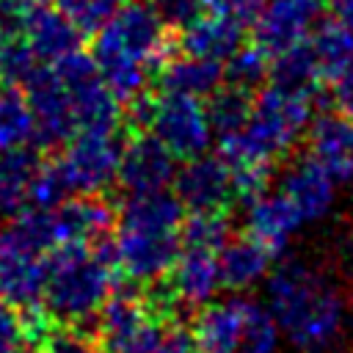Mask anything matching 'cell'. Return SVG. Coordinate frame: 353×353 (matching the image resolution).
<instances>
[{
	"label": "cell",
	"instance_id": "obj_22",
	"mask_svg": "<svg viewBox=\"0 0 353 353\" xmlns=\"http://www.w3.org/2000/svg\"><path fill=\"white\" fill-rule=\"evenodd\" d=\"M215 259H218L221 287L240 292V290H248L251 284H256L259 279L268 276L273 254L262 243H256L254 237L243 234V237L226 240L221 245V251L215 254Z\"/></svg>",
	"mask_w": 353,
	"mask_h": 353
},
{
	"label": "cell",
	"instance_id": "obj_40",
	"mask_svg": "<svg viewBox=\"0 0 353 353\" xmlns=\"http://www.w3.org/2000/svg\"><path fill=\"white\" fill-rule=\"evenodd\" d=\"M19 342H22L19 314L14 312V306H8L6 301H0V353L14 350Z\"/></svg>",
	"mask_w": 353,
	"mask_h": 353
},
{
	"label": "cell",
	"instance_id": "obj_39",
	"mask_svg": "<svg viewBox=\"0 0 353 353\" xmlns=\"http://www.w3.org/2000/svg\"><path fill=\"white\" fill-rule=\"evenodd\" d=\"M154 353H199V345H196L190 328L176 325V323H168L163 328V336H160Z\"/></svg>",
	"mask_w": 353,
	"mask_h": 353
},
{
	"label": "cell",
	"instance_id": "obj_17",
	"mask_svg": "<svg viewBox=\"0 0 353 353\" xmlns=\"http://www.w3.org/2000/svg\"><path fill=\"white\" fill-rule=\"evenodd\" d=\"M44 279V256L0 240V301H6L14 309L36 306L41 303Z\"/></svg>",
	"mask_w": 353,
	"mask_h": 353
},
{
	"label": "cell",
	"instance_id": "obj_34",
	"mask_svg": "<svg viewBox=\"0 0 353 353\" xmlns=\"http://www.w3.org/2000/svg\"><path fill=\"white\" fill-rule=\"evenodd\" d=\"M229 174H232L234 199L243 204H251L268 193L273 163H240V165H229Z\"/></svg>",
	"mask_w": 353,
	"mask_h": 353
},
{
	"label": "cell",
	"instance_id": "obj_24",
	"mask_svg": "<svg viewBox=\"0 0 353 353\" xmlns=\"http://www.w3.org/2000/svg\"><path fill=\"white\" fill-rule=\"evenodd\" d=\"M284 196L295 204L303 221H317L331 210L334 201V176L314 160H301L284 179Z\"/></svg>",
	"mask_w": 353,
	"mask_h": 353
},
{
	"label": "cell",
	"instance_id": "obj_29",
	"mask_svg": "<svg viewBox=\"0 0 353 353\" xmlns=\"http://www.w3.org/2000/svg\"><path fill=\"white\" fill-rule=\"evenodd\" d=\"M309 44H312V50L323 66V77L328 72H334L339 63H345L347 58H353V39L336 17L317 19V25L309 33Z\"/></svg>",
	"mask_w": 353,
	"mask_h": 353
},
{
	"label": "cell",
	"instance_id": "obj_11",
	"mask_svg": "<svg viewBox=\"0 0 353 353\" xmlns=\"http://www.w3.org/2000/svg\"><path fill=\"white\" fill-rule=\"evenodd\" d=\"M323 14V0H265L254 17V44L276 55L303 39Z\"/></svg>",
	"mask_w": 353,
	"mask_h": 353
},
{
	"label": "cell",
	"instance_id": "obj_43",
	"mask_svg": "<svg viewBox=\"0 0 353 353\" xmlns=\"http://www.w3.org/2000/svg\"><path fill=\"white\" fill-rule=\"evenodd\" d=\"M331 3V8L336 11V8H345V6H353V0H328Z\"/></svg>",
	"mask_w": 353,
	"mask_h": 353
},
{
	"label": "cell",
	"instance_id": "obj_32",
	"mask_svg": "<svg viewBox=\"0 0 353 353\" xmlns=\"http://www.w3.org/2000/svg\"><path fill=\"white\" fill-rule=\"evenodd\" d=\"M41 353H102L94 323H52L39 342Z\"/></svg>",
	"mask_w": 353,
	"mask_h": 353
},
{
	"label": "cell",
	"instance_id": "obj_7",
	"mask_svg": "<svg viewBox=\"0 0 353 353\" xmlns=\"http://www.w3.org/2000/svg\"><path fill=\"white\" fill-rule=\"evenodd\" d=\"M179 229L152 223H119L113 232V270L132 284H149L168 273L179 254Z\"/></svg>",
	"mask_w": 353,
	"mask_h": 353
},
{
	"label": "cell",
	"instance_id": "obj_41",
	"mask_svg": "<svg viewBox=\"0 0 353 353\" xmlns=\"http://www.w3.org/2000/svg\"><path fill=\"white\" fill-rule=\"evenodd\" d=\"M334 17L342 22V28L350 33V39H353V6H345V8H336L334 11Z\"/></svg>",
	"mask_w": 353,
	"mask_h": 353
},
{
	"label": "cell",
	"instance_id": "obj_13",
	"mask_svg": "<svg viewBox=\"0 0 353 353\" xmlns=\"http://www.w3.org/2000/svg\"><path fill=\"white\" fill-rule=\"evenodd\" d=\"M174 179V157L152 132H130L124 138L116 182L130 193L165 190Z\"/></svg>",
	"mask_w": 353,
	"mask_h": 353
},
{
	"label": "cell",
	"instance_id": "obj_28",
	"mask_svg": "<svg viewBox=\"0 0 353 353\" xmlns=\"http://www.w3.org/2000/svg\"><path fill=\"white\" fill-rule=\"evenodd\" d=\"M33 141V116L22 88H0V152Z\"/></svg>",
	"mask_w": 353,
	"mask_h": 353
},
{
	"label": "cell",
	"instance_id": "obj_14",
	"mask_svg": "<svg viewBox=\"0 0 353 353\" xmlns=\"http://www.w3.org/2000/svg\"><path fill=\"white\" fill-rule=\"evenodd\" d=\"M52 212L58 243L77 240L97 245L116 232V210L110 201L102 199V193H80L77 199L61 201Z\"/></svg>",
	"mask_w": 353,
	"mask_h": 353
},
{
	"label": "cell",
	"instance_id": "obj_37",
	"mask_svg": "<svg viewBox=\"0 0 353 353\" xmlns=\"http://www.w3.org/2000/svg\"><path fill=\"white\" fill-rule=\"evenodd\" d=\"M152 8L157 11L165 28H176V30L204 14L201 0H152Z\"/></svg>",
	"mask_w": 353,
	"mask_h": 353
},
{
	"label": "cell",
	"instance_id": "obj_15",
	"mask_svg": "<svg viewBox=\"0 0 353 353\" xmlns=\"http://www.w3.org/2000/svg\"><path fill=\"white\" fill-rule=\"evenodd\" d=\"M22 36L41 63H52L83 47V30L58 8L39 3L22 17Z\"/></svg>",
	"mask_w": 353,
	"mask_h": 353
},
{
	"label": "cell",
	"instance_id": "obj_27",
	"mask_svg": "<svg viewBox=\"0 0 353 353\" xmlns=\"http://www.w3.org/2000/svg\"><path fill=\"white\" fill-rule=\"evenodd\" d=\"M229 210H190L179 223V245L182 248H204L218 254L229 240Z\"/></svg>",
	"mask_w": 353,
	"mask_h": 353
},
{
	"label": "cell",
	"instance_id": "obj_18",
	"mask_svg": "<svg viewBox=\"0 0 353 353\" xmlns=\"http://www.w3.org/2000/svg\"><path fill=\"white\" fill-rule=\"evenodd\" d=\"M165 281L171 284L182 306H204L221 287L218 259L204 248H179L174 265L165 273Z\"/></svg>",
	"mask_w": 353,
	"mask_h": 353
},
{
	"label": "cell",
	"instance_id": "obj_20",
	"mask_svg": "<svg viewBox=\"0 0 353 353\" xmlns=\"http://www.w3.org/2000/svg\"><path fill=\"white\" fill-rule=\"evenodd\" d=\"M245 25L223 14H201L179 28V50L212 61H226L243 44Z\"/></svg>",
	"mask_w": 353,
	"mask_h": 353
},
{
	"label": "cell",
	"instance_id": "obj_25",
	"mask_svg": "<svg viewBox=\"0 0 353 353\" xmlns=\"http://www.w3.org/2000/svg\"><path fill=\"white\" fill-rule=\"evenodd\" d=\"M41 165V157L36 149L14 146L0 152V212L17 215L28 207V185Z\"/></svg>",
	"mask_w": 353,
	"mask_h": 353
},
{
	"label": "cell",
	"instance_id": "obj_30",
	"mask_svg": "<svg viewBox=\"0 0 353 353\" xmlns=\"http://www.w3.org/2000/svg\"><path fill=\"white\" fill-rule=\"evenodd\" d=\"M270 72V55L259 44H240L223 63V83L256 91Z\"/></svg>",
	"mask_w": 353,
	"mask_h": 353
},
{
	"label": "cell",
	"instance_id": "obj_4",
	"mask_svg": "<svg viewBox=\"0 0 353 353\" xmlns=\"http://www.w3.org/2000/svg\"><path fill=\"white\" fill-rule=\"evenodd\" d=\"M312 108L314 99L268 85L254 97L251 116L243 130L221 138L218 154L226 160V165L273 163L298 143L312 119Z\"/></svg>",
	"mask_w": 353,
	"mask_h": 353
},
{
	"label": "cell",
	"instance_id": "obj_9",
	"mask_svg": "<svg viewBox=\"0 0 353 353\" xmlns=\"http://www.w3.org/2000/svg\"><path fill=\"white\" fill-rule=\"evenodd\" d=\"M124 138L116 132L77 130L66 141L63 157H58L72 193H102L116 182Z\"/></svg>",
	"mask_w": 353,
	"mask_h": 353
},
{
	"label": "cell",
	"instance_id": "obj_6",
	"mask_svg": "<svg viewBox=\"0 0 353 353\" xmlns=\"http://www.w3.org/2000/svg\"><path fill=\"white\" fill-rule=\"evenodd\" d=\"M174 323L154 312L143 295V284H132L108 295L97 312V339L102 353H154L163 328Z\"/></svg>",
	"mask_w": 353,
	"mask_h": 353
},
{
	"label": "cell",
	"instance_id": "obj_21",
	"mask_svg": "<svg viewBox=\"0 0 353 353\" xmlns=\"http://www.w3.org/2000/svg\"><path fill=\"white\" fill-rule=\"evenodd\" d=\"M270 72H268V80L270 85L281 88V91H290V94H301V97H309V99H323V66L309 44V39L270 55Z\"/></svg>",
	"mask_w": 353,
	"mask_h": 353
},
{
	"label": "cell",
	"instance_id": "obj_16",
	"mask_svg": "<svg viewBox=\"0 0 353 353\" xmlns=\"http://www.w3.org/2000/svg\"><path fill=\"white\" fill-rule=\"evenodd\" d=\"M309 157H314L334 182L353 179V116L323 113L309 124Z\"/></svg>",
	"mask_w": 353,
	"mask_h": 353
},
{
	"label": "cell",
	"instance_id": "obj_3",
	"mask_svg": "<svg viewBox=\"0 0 353 353\" xmlns=\"http://www.w3.org/2000/svg\"><path fill=\"white\" fill-rule=\"evenodd\" d=\"M41 309L52 323H94L97 312L113 292V268L77 240L58 243L44 254Z\"/></svg>",
	"mask_w": 353,
	"mask_h": 353
},
{
	"label": "cell",
	"instance_id": "obj_26",
	"mask_svg": "<svg viewBox=\"0 0 353 353\" xmlns=\"http://www.w3.org/2000/svg\"><path fill=\"white\" fill-rule=\"evenodd\" d=\"M251 102H254L251 91L240 88V85H232V83H221L207 97V105H204L210 130L218 132V138L243 130V124L251 116Z\"/></svg>",
	"mask_w": 353,
	"mask_h": 353
},
{
	"label": "cell",
	"instance_id": "obj_5",
	"mask_svg": "<svg viewBox=\"0 0 353 353\" xmlns=\"http://www.w3.org/2000/svg\"><path fill=\"white\" fill-rule=\"evenodd\" d=\"M190 331L199 353H273L279 339L270 312L248 298L204 303Z\"/></svg>",
	"mask_w": 353,
	"mask_h": 353
},
{
	"label": "cell",
	"instance_id": "obj_31",
	"mask_svg": "<svg viewBox=\"0 0 353 353\" xmlns=\"http://www.w3.org/2000/svg\"><path fill=\"white\" fill-rule=\"evenodd\" d=\"M72 196L69 179L55 160H41V165L36 168L30 185H28V207H39V210H55L61 201H66Z\"/></svg>",
	"mask_w": 353,
	"mask_h": 353
},
{
	"label": "cell",
	"instance_id": "obj_35",
	"mask_svg": "<svg viewBox=\"0 0 353 353\" xmlns=\"http://www.w3.org/2000/svg\"><path fill=\"white\" fill-rule=\"evenodd\" d=\"M55 6L83 33H94L97 28H102L116 14V8L121 6V0H55Z\"/></svg>",
	"mask_w": 353,
	"mask_h": 353
},
{
	"label": "cell",
	"instance_id": "obj_33",
	"mask_svg": "<svg viewBox=\"0 0 353 353\" xmlns=\"http://www.w3.org/2000/svg\"><path fill=\"white\" fill-rule=\"evenodd\" d=\"M39 66H41V61L36 58V52L30 50V44L25 41L22 33L0 39V80L6 85L22 88Z\"/></svg>",
	"mask_w": 353,
	"mask_h": 353
},
{
	"label": "cell",
	"instance_id": "obj_19",
	"mask_svg": "<svg viewBox=\"0 0 353 353\" xmlns=\"http://www.w3.org/2000/svg\"><path fill=\"white\" fill-rule=\"evenodd\" d=\"M301 212L295 210V204L281 193H265L256 201L248 204V226L245 234L254 237L256 243H262L273 256L281 254V248L287 245L290 234L301 226Z\"/></svg>",
	"mask_w": 353,
	"mask_h": 353
},
{
	"label": "cell",
	"instance_id": "obj_12",
	"mask_svg": "<svg viewBox=\"0 0 353 353\" xmlns=\"http://www.w3.org/2000/svg\"><path fill=\"white\" fill-rule=\"evenodd\" d=\"M174 196L190 210H232V174L221 154H199L185 160L182 171L174 174Z\"/></svg>",
	"mask_w": 353,
	"mask_h": 353
},
{
	"label": "cell",
	"instance_id": "obj_23",
	"mask_svg": "<svg viewBox=\"0 0 353 353\" xmlns=\"http://www.w3.org/2000/svg\"><path fill=\"white\" fill-rule=\"evenodd\" d=\"M157 77H160V88L168 94L207 99L223 83V61L182 52L179 58H165L157 69Z\"/></svg>",
	"mask_w": 353,
	"mask_h": 353
},
{
	"label": "cell",
	"instance_id": "obj_10",
	"mask_svg": "<svg viewBox=\"0 0 353 353\" xmlns=\"http://www.w3.org/2000/svg\"><path fill=\"white\" fill-rule=\"evenodd\" d=\"M33 116V141L44 149L63 146L77 132L74 105L52 66H39L30 80L22 85Z\"/></svg>",
	"mask_w": 353,
	"mask_h": 353
},
{
	"label": "cell",
	"instance_id": "obj_38",
	"mask_svg": "<svg viewBox=\"0 0 353 353\" xmlns=\"http://www.w3.org/2000/svg\"><path fill=\"white\" fill-rule=\"evenodd\" d=\"M201 3H204V14H223L243 25L254 22L259 8L265 6V0H201Z\"/></svg>",
	"mask_w": 353,
	"mask_h": 353
},
{
	"label": "cell",
	"instance_id": "obj_42",
	"mask_svg": "<svg viewBox=\"0 0 353 353\" xmlns=\"http://www.w3.org/2000/svg\"><path fill=\"white\" fill-rule=\"evenodd\" d=\"M0 3L8 6V8H14V11H19V14H25V11H30L33 6H39L44 0H0Z\"/></svg>",
	"mask_w": 353,
	"mask_h": 353
},
{
	"label": "cell",
	"instance_id": "obj_8",
	"mask_svg": "<svg viewBox=\"0 0 353 353\" xmlns=\"http://www.w3.org/2000/svg\"><path fill=\"white\" fill-rule=\"evenodd\" d=\"M146 132H152L171 152L174 160L199 157L207 152L212 141V130L201 99L168 91H163V97L154 99V113Z\"/></svg>",
	"mask_w": 353,
	"mask_h": 353
},
{
	"label": "cell",
	"instance_id": "obj_2",
	"mask_svg": "<svg viewBox=\"0 0 353 353\" xmlns=\"http://www.w3.org/2000/svg\"><path fill=\"white\" fill-rule=\"evenodd\" d=\"M268 312L303 353L325 350L342 328V298L336 287L298 259H284L270 273Z\"/></svg>",
	"mask_w": 353,
	"mask_h": 353
},
{
	"label": "cell",
	"instance_id": "obj_36",
	"mask_svg": "<svg viewBox=\"0 0 353 353\" xmlns=\"http://www.w3.org/2000/svg\"><path fill=\"white\" fill-rule=\"evenodd\" d=\"M328 77V94L325 102L345 116H353V58H347L345 63H339L334 72L325 74Z\"/></svg>",
	"mask_w": 353,
	"mask_h": 353
},
{
	"label": "cell",
	"instance_id": "obj_1",
	"mask_svg": "<svg viewBox=\"0 0 353 353\" xmlns=\"http://www.w3.org/2000/svg\"><path fill=\"white\" fill-rule=\"evenodd\" d=\"M91 58L105 85L124 105L135 94L146 91V80L168 58L165 25L152 3L132 0L119 6L116 14L94 30Z\"/></svg>",
	"mask_w": 353,
	"mask_h": 353
}]
</instances>
